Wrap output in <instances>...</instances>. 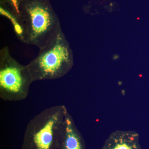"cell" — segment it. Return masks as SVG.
<instances>
[{"mask_svg": "<svg viewBox=\"0 0 149 149\" xmlns=\"http://www.w3.org/2000/svg\"><path fill=\"white\" fill-rule=\"evenodd\" d=\"M73 65L72 50L62 30L26 65L34 82L63 77Z\"/></svg>", "mask_w": 149, "mask_h": 149, "instance_id": "1", "label": "cell"}, {"mask_svg": "<svg viewBox=\"0 0 149 149\" xmlns=\"http://www.w3.org/2000/svg\"><path fill=\"white\" fill-rule=\"evenodd\" d=\"M12 3L13 4V5L15 8V11H16V13H18V0H10Z\"/></svg>", "mask_w": 149, "mask_h": 149, "instance_id": "6", "label": "cell"}, {"mask_svg": "<svg viewBox=\"0 0 149 149\" xmlns=\"http://www.w3.org/2000/svg\"><path fill=\"white\" fill-rule=\"evenodd\" d=\"M57 149H85L83 136L68 111L59 133Z\"/></svg>", "mask_w": 149, "mask_h": 149, "instance_id": "4", "label": "cell"}, {"mask_svg": "<svg viewBox=\"0 0 149 149\" xmlns=\"http://www.w3.org/2000/svg\"><path fill=\"white\" fill-rule=\"evenodd\" d=\"M33 83L27 65L11 55L8 47L0 51V97L5 101L17 102L27 98Z\"/></svg>", "mask_w": 149, "mask_h": 149, "instance_id": "3", "label": "cell"}, {"mask_svg": "<svg viewBox=\"0 0 149 149\" xmlns=\"http://www.w3.org/2000/svg\"><path fill=\"white\" fill-rule=\"evenodd\" d=\"M68 112L65 106L59 105L34 116L25 129L22 149H57L58 137Z\"/></svg>", "mask_w": 149, "mask_h": 149, "instance_id": "2", "label": "cell"}, {"mask_svg": "<svg viewBox=\"0 0 149 149\" xmlns=\"http://www.w3.org/2000/svg\"><path fill=\"white\" fill-rule=\"evenodd\" d=\"M118 58V56L116 55H115L113 56V59H117Z\"/></svg>", "mask_w": 149, "mask_h": 149, "instance_id": "7", "label": "cell"}, {"mask_svg": "<svg viewBox=\"0 0 149 149\" xmlns=\"http://www.w3.org/2000/svg\"><path fill=\"white\" fill-rule=\"evenodd\" d=\"M101 149H141L139 134L133 130H116L109 136Z\"/></svg>", "mask_w": 149, "mask_h": 149, "instance_id": "5", "label": "cell"}]
</instances>
